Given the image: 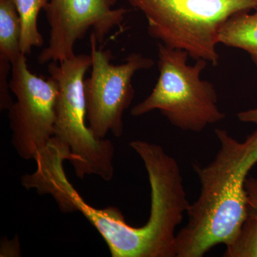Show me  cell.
Returning a JSON list of instances; mask_svg holds the SVG:
<instances>
[{
  "label": "cell",
  "mask_w": 257,
  "mask_h": 257,
  "mask_svg": "<svg viewBox=\"0 0 257 257\" xmlns=\"http://www.w3.org/2000/svg\"><path fill=\"white\" fill-rule=\"evenodd\" d=\"M215 134L220 148L214 160L204 167L192 163L201 193L176 236L177 257H202L216 245L229 244L248 215L245 183L257 164V130L243 143L222 128Z\"/></svg>",
  "instance_id": "cell-1"
},
{
  "label": "cell",
  "mask_w": 257,
  "mask_h": 257,
  "mask_svg": "<svg viewBox=\"0 0 257 257\" xmlns=\"http://www.w3.org/2000/svg\"><path fill=\"white\" fill-rule=\"evenodd\" d=\"M147 21L149 35L194 60L219 62L217 47L223 25L233 15L250 12L257 0H128Z\"/></svg>",
  "instance_id": "cell-2"
},
{
  "label": "cell",
  "mask_w": 257,
  "mask_h": 257,
  "mask_svg": "<svg viewBox=\"0 0 257 257\" xmlns=\"http://www.w3.org/2000/svg\"><path fill=\"white\" fill-rule=\"evenodd\" d=\"M157 55L158 80L151 94L132 108L133 116L159 110L176 127L194 133H200L226 117L218 106L214 84L202 79L207 61L196 60L191 65L186 51L161 42Z\"/></svg>",
  "instance_id": "cell-3"
},
{
  "label": "cell",
  "mask_w": 257,
  "mask_h": 257,
  "mask_svg": "<svg viewBox=\"0 0 257 257\" xmlns=\"http://www.w3.org/2000/svg\"><path fill=\"white\" fill-rule=\"evenodd\" d=\"M92 65V56L86 54L49 64V73L59 85L54 138L68 150L77 177L96 175L109 182L114 174L113 144L96 138L86 124L84 77Z\"/></svg>",
  "instance_id": "cell-4"
},
{
  "label": "cell",
  "mask_w": 257,
  "mask_h": 257,
  "mask_svg": "<svg viewBox=\"0 0 257 257\" xmlns=\"http://www.w3.org/2000/svg\"><path fill=\"white\" fill-rule=\"evenodd\" d=\"M96 37L89 39L92 58V72L84 79L88 126L94 136L105 139L109 133L115 138L124 133V114L135 97L133 78L137 72L150 69L155 61L141 53L133 52L123 63L111 62L110 50L98 48Z\"/></svg>",
  "instance_id": "cell-5"
},
{
  "label": "cell",
  "mask_w": 257,
  "mask_h": 257,
  "mask_svg": "<svg viewBox=\"0 0 257 257\" xmlns=\"http://www.w3.org/2000/svg\"><path fill=\"white\" fill-rule=\"evenodd\" d=\"M12 65L10 88L17 98L8 110L12 144L22 159L34 160L55 135L58 83L32 73L23 54Z\"/></svg>",
  "instance_id": "cell-6"
},
{
  "label": "cell",
  "mask_w": 257,
  "mask_h": 257,
  "mask_svg": "<svg viewBox=\"0 0 257 257\" xmlns=\"http://www.w3.org/2000/svg\"><path fill=\"white\" fill-rule=\"evenodd\" d=\"M117 0H50L45 7L50 27L48 45L38 57L39 63L60 62L72 58L74 45L89 30L98 43L120 27L128 13L124 8L114 9Z\"/></svg>",
  "instance_id": "cell-7"
},
{
  "label": "cell",
  "mask_w": 257,
  "mask_h": 257,
  "mask_svg": "<svg viewBox=\"0 0 257 257\" xmlns=\"http://www.w3.org/2000/svg\"><path fill=\"white\" fill-rule=\"evenodd\" d=\"M219 42L248 54L257 52V7L231 17L221 29Z\"/></svg>",
  "instance_id": "cell-8"
},
{
  "label": "cell",
  "mask_w": 257,
  "mask_h": 257,
  "mask_svg": "<svg viewBox=\"0 0 257 257\" xmlns=\"http://www.w3.org/2000/svg\"><path fill=\"white\" fill-rule=\"evenodd\" d=\"M21 25L13 0H0V60L13 64L22 55Z\"/></svg>",
  "instance_id": "cell-9"
},
{
  "label": "cell",
  "mask_w": 257,
  "mask_h": 257,
  "mask_svg": "<svg viewBox=\"0 0 257 257\" xmlns=\"http://www.w3.org/2000/svg\"><path fill=\"white\" fill-rule=\"evenodd\" d=\"M18 10L21 25L20 50L23 55L31 53L34 47H41L43 37L39 31L37 20L42 9L50 0H13Z\"/></svg>",
  "instance_id": "cell-10"
},
{
  "label": "cell",
  "mask_w": 257,
  "mask_h": 257,
  "mask_svg": "<svg viewBox=\"0 0 257 257\" xmlns=\"http://www.w3.org/2000/svg\"><path fill=\"white\" fill-rule=\"evenodd\" d=\"M226 257H257V214L248 210L235 239L226 245Z\"/></svg>",
  "instance_id": "cell-11"
},
{
  "label": "cell",
  "mask_w": 257,
  "mask_h": 257,
  "mask_svg": "<svg viewBox=\"0 0 257 257\" xmlns=\"http://www.w3.org/2000/svg\"><path fill=\"white\" fill-rule=\"evenodd\" d=\"M248 199V210L257 214V178L247 177L245 183Z\"/></svg>",
  "instance_id": "cell-12"
},
{
  "label": "cell",
  "mask_w": 257,
  "mask_h": 257,
  "mask_svg": "<svg viewBox=\"0 0 257 257\" xmlns=\"http://www.w3.org/2000/svg\"><path fill=\"white\" fill-rule=\"evenodd\" d=\"M239 121L244 123H251L257 125V108L242 111L237 114Z\"/></svg>",
  "instance_id": "cell-13"
},
{
  "label": "cell",
  "mask_w": 257,
  "mask_h": 257,
  "mask_svg": "<svg viewBox=\"0 0 257 257\" xmlns=\"http://www.w3.org/2000/svg\"><path fill=\"white\" fill-rule=\"evenodd\" d=\"M249 55L253 64H255L257 68V52H252V53L249 54Z\"/></svg>",
  "instance_id": "cell-14"
}]
</instances>
